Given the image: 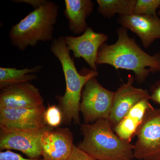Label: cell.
I'll list each match as a JSON object with an SVG mask.
<instances>
[{"label":"cell","mask_w":160,"mask_h":160,"mask_svg":"<svg viewBox=\"0 0 160 160\" xmlns=\"http://www.w3.org/2000/svg\"><path fill=\"white\" fill-rule=\"evenodd\" d=\"M42 69V66L41 65L23 69L1 67L0 89L22 83L30 82L37 78V75L35 73L40 72Z\"/></svg>","instance_id":"2e32d148"},{"label":"cell","mask_w":160,"mask_h":160,"mask_svg":"<svg viewBox=\"0 0 160 160\" xmlns=\"http://www.w3.org/2000/svg\"><path fill=\"white\" fill-rule=\"evenodd\" d=\"M118 21L122 27L137 35L146 49L155 40L160 39V18L157 15L132 14L120 16Z\"/></svg>","instance_id":"4fadbf2b"},{"label":"cell","mask_w":160,"mask_h":160,"mask_svg":"<svg viewBox=\"0 0 160 160\" xmlns=\"http://www.w3.org/2000/svg\"><path fill=\"white\" fill-rule=\"evenodd\" d=\"M44 118L47 126L52 128H58L63 121L62 114L59 107L49 105L45 111Z\"/></svg>","instance_id":"d6986e66"},{"label":"cell","mask_w":160,"mask_h":160,"mask_svg":"<svg viewBox=\"0 0 160 160\" xmlns=\"http://www.w3.org/2000/svg\"><path fill=\"white\" fill-rule=\"evenodd\" d=\"M46 0H13V3H26L33 6L34 9H37L42 6L47 2Z\"/></svg>","instance_id":"7402d4cb"},{"label":"cell","mask_w":160,"mask_h":160,"mask_svg":"<svg viewBox=\"0 0 160 160\" xmlns=\"http://www.w3.org/2000/svg\"><path fill=\"white\" fill-rule=\"evenodd\" d=\"M0 160H42V159L26 158L17 153L7 150L0 152Z\"/></svg>","instance_id":"44dd1931"},{"label":"cell","mask_w":160,"mask_h":160,"mask_svg":"<svg viewBox=\"0 0 160 160\" xmlns=\"http://www.w3.org/2000/svg\"><path fill=\"white\" fill-rule=\"evenodd\" d=\"M50 50L59 61L66 81V91L64 95H58L59 107L62 114V123L69 125L72 122L80 124V105L82 91L86 82L98 75V71L84 69L81 73L78 71L74 60L71 58L65 41V37L55 39Z\"/></svg>","instance_id":"7a4b0ae2"},{"label":"cell","mask_w":160,"mask_h":160,"mask_svg":"<svg viewBox=\"0 0 160 160\" xmlns=\"http://www.w3.org/2000/svg\"><path fill=\"white\" fill-rule=\"evenodd\" d=\"M43 103L39 89L30 82L9 86L0 91V108H32Z\"/></svg>","instance_id":"7c38bea8"},{"label":"cell","mask_w":160,"mask_h":160,"mask_svg":"<svg viewBox=\"0 0 160 160\" xmlns=\"http://www.w3.org/2000/svg\"><path fill=\"white\" fill-rule=\"evenodd\" d=\"M43 105L24 109L0 108V128L5 130L44 131L51 128L44 118L46 110Z\"/></svg>","instance_id":"52a82bcc"},{"label":"cell","mask_w":160,"mask_h":160,"mask_svg":"<svg viewBox=\"0 0 160 160\" xmlns=\"http://www.w3.org/2000/svg\"><path fill=\"white\" fill-rule=\"evenodd\" d=\"M115 92L104 88L96 77L86 82L82 91L80 112L84 123L91 124L100 120H108L111 112Z\"/></svg>","instance_id":"5b68a950"},{"label":"cell","mask_w":160,"mask_h":160,"mask_svg":"<svg viewBox=\"0 0 160 160\" xmlns=\"http://www.w3.org/2000/svg\"><path fill=\"white\" fill-rule=\"evenodd\" d=\"M157 16L158 15L160 17V9H159L157 13Z\"/></svg>","instance_id":"cb8c5ba5"},{"label":"cell","mask_w":160,"mask_h":160,"mask_svg":"<svg viewBox=\"0 0 160 160\" xmlns=\"http://www.w3.org/2000/svg\"><path fill=\"white\" fill-rule=\"evenodd\" d=\"M160 8V0H136L132 14L157 16Z\"/></svg>","instance_id":"ac0fdd59"},{"label":"cell","mask_w":160,"mask_h":160,"mask_svg":"<svg viewBox=\"0 0 160 160\" xmlns=\"http://www.w3.org/2000/svg\"><path fill=\"white\" fill-rule=\"evenodd\" d=\"M118 38L114 44L104 43L98 52L97 65L107 64L116 69L134 72L139 83L146 81L150 73L160 72V52L151 55L138 46L128 29L122 26L117 30Z\"/></svg>","instance_id":"6da1fadb"},{"label":"cell","mask_w":160,"mask_h":160,"mask_svg":"<svg viewBox=\"0 0 160 160\" xmlns=\"http://www.w3.org/2000/svg\"><path fill=\"white\" fill-rule=\"evenodd\" d=\"M149 100L146 98L140 101L115 127V132L122 139L130 142L132 139L136 135L146 110L150 105Z\"/></svg>","instance_id":"9a60e30c"},{"label":"cell","mask_w":160,"mask_h":160,"mask_svg":"<svg viewBox=\"0 0 160 160\" xmlns=\"http://www.w3.org/2000/svg\"><path fill=\"white\" fill-rule=\"evenodd\" d=\"M66 160H96L74 145L70 155Z\"/></svg>","instance_id":"ffe728a7"},{"label":"cell","mask_w":160,"mask_h":160,"mask_svg":"<svg viewBox=\"0 0 160 160\" xmlns=\"http://www.w3.org/2000/svg\"><path fill=\"white\" fill-rule=\"evenodd\" d=\"M108 40L106 34L95 32L90 27L79 36L65 37V42L74 57L82 58L91 69L96 71H97V60L99 50Z\"/></svg>","instance_id":"ba28073f"},{"label":"cell","mask_w":160,"mask_h":160,"mask_svg":"<svg viewBox=\"0 0 160 160\" xmlns=\"http://www.w3.org/2000/svg\"><path fill=\"white\" fill-rule=\"evenodd\" d=\"M64 14L69 30L75 34H82L88 26L86 18L92 13L94 4L90 0H65Z\"/></svg>","instance_id":"5bb4252c"},{"label":"cell","mask_w":160,"mask_h":160,"mask_svg":"<svg viewBox=\"0 0 160 160\" xmlns=\"http://www.w3.org/2000/svg\"><path fill=\"white\" fill-rule=\"evenodd\" d=\"M136 136L134 158L160 160V108L149 105Z\"/></svg>","instance_id":"8992f818"},{"label":"cell","mask_w":160,"mask_h":160,"mask_svg":"<svg viewBox=\"0 0 160 160\" xmlns=\"http://www.w3.org/2000/svg\"><path fill=\"white\" fill-rule=\"evenodd\" d=\"M58 14L57 4L47 1L12 26L9 34L12 45L24 51L29 46L35 47L39 42L52 41Z\"/></svg>","instance_id":"277c9868"},{"label":"cell","mask_w":160,"mask_h":160,"mask_svg":"<svg viewBox=\"0 0 160 160\" xmlns=\"http://www.w3.org/2000/svg\"><path fill=\"white\" fill-rule=\"evenodd\" d=\"M150 99L160 105V82L156 83L155 86H153Z\"/></svg>","instance_id":"603a6c76"},{"label":"cell","mask_w":160,"mask_h":160,"mask_svg":"<svg viewBox=\"0 0 160 160\" xmlns=\"http://www.w3.org/2000/svg\"><path fill=\"white\" fill-rule=\"evenodd\" d=\"M134 77L129 74L127 82L115 92L112 108L108 119L113 129L140 101L146 98L150 99L148 90L134 87Z\"/></svg>","instance_id":"9c48e42d"},{"label":"cell","mask_w":160,"mask_h":160,"mask_svg":"<svg viewBox=\"0 0 160 160\" xmlns=\"http://www.w3.org/2000/svg\"><path fill=\"white\" fill-rule=\"evenodd\" d=\"M108 120L81 125L83 139L78 147L96 160H133L134 145L121 138Z\"/></svg>","instance_id":"3957f363"},{"label":"cell","mask_w":160,"mask_h":160,"mask_svg":"<svg viewBox=\"0 0 160 160\" xmlns=\"http://www.w3.org/2000/svg\"><path fill=\"white\" fill-rule=\"evenodd\" d=\"M98 13L110 18L116 14L120 16L132 14L136 0H97Z\"/></svg>","instance_id":"e0dca14e"},{"label":"cell","mask_w":160,"mask_h":160,"mask_svg":"<svg viewBox=\"0 0 160 160\" xmlns=\"http://www.w3.org/2000/svg\"><path fill=\"white\" fill-rule=\"evenodd\" d=\"M46 130L25 131L1 129L0 150H18L29 158H39L41 156L42 136Z\"/></svg>","instance_id":"30bf717a"},{"label":"cell","mask_w":160,"mask_h":160,"mask_svg":"<svg viewBox=\"0 0 160 160\" xmlns=\"http://www.w3.org/2000/svg\"><path fill=\"white\" fill-rule=\"evenodd\" d=\"M73 146V134L69 128H50L44 132L42 136V159L66 160Z\"/></svg>","instance_id":"8fae6325"}]
</instances>
